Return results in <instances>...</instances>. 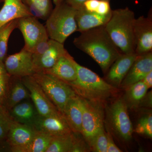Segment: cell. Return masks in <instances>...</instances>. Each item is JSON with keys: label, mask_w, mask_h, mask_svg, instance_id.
<instances>
[{"label": "cell", "mask_w": 152, "mask_h": 152, "mask_svg": "<svg viewBox=\"0 0 152 152\" xmlns=\"http://www.w3.org/2000/svg\"><path fill=\"white\" fill-rule=\"evenodd\" d=\"M74 39L73 43L78 49L87 54L107 72L111 66L123 53L112 41L104 26L82 32Z\"/></svg>", "instance_id": "1"}, {"label": "cell", "mask_w": 152, "mask_h": 152, "mask_svg": "<svg viewBox=\"0 0 152 152\" xmlns=\"http://www.w3.org/2000/svg\"><path fill=\"white\" fill-rule=\"evenodd\" d=\"M134 12L128 7L112 10L111 16L105 28L114 44L123 53H134Z\"/></svg>", "instance_id": "2"}, {"label": "cell", "mask_w": 152, "mask_h": 152, "mask_svg": "<svg viewBox=\"0 0 152 152\" xmlns=\"http://www.w3.org/2000/svg\"><path fill=\"white\" fill-rule=\"evenodd\" d=\"M77 76L74 81L67 83L76 94L88 100L102 103L117 92L116 87L97 74L76 63Z\"/></svg>", "instance_id": "3"}, {"label": "cell", "mask_w": 152, "mask_h": 152, "mask_svg": "<svg viewBox=\"0 0 152 152\" xmlns=\"http://www.w3.org/2000/svg\"><path fill=\"white\" fill-rule=\"evenodd\" d=\"M76 10L65 1L56 6L46 20L45 27L50 39L64 44L77 31Z\"/></svg>", "instance_id": "4"}, {"label": "cell", "mask_w": 152, "mask_h": 152, "mask_svg": "<svg viewBox=\"0 0 152 152\" xmlns=\"http://www.w3.org/2000/svg\"><path fill=\"white\" fill-rule=\"evenodd\" d=\"M31 76L50 100L63 114L68 101L77 95L72 87L66 82L50 74L38 72Z\"/></svg>", "instance_id": "5"}, {"label": "cell", "mask_w": 152, "mask_h": 152, "mask_svg": "<svg viewBox=\"0 0 152 152\" xmlns=\"http://www.w3.org/2000/svg\"><path fill=\"white\" fill-rule=\"evenodd\" d=\"M82 99L83 113L81 134L89 145L97 133L104 127L103 106L102 103L83 98Z\"/></svg>", "instance_id": "6"}, {"label": "cell", "mask_w": 152, "mask_h": 152, "mask_svg": "<svg viewBox=\"0 0 152 152\" xmlns=\"http://www.w3.org/2000/svg\"><path fill=\"white\" fill-rule=\"evenodd\" d=\"M107 117L111 128L119 137L126 141L131 140L133 126L124 99L121 98L112 104L108 109Z\"/></svg>", "instance_id": "7"}, {"label": "cell", "mask_w": 152, "mask_h": 152, "mask_svg": "<svg viewBox=\"0 0 152 152\" xmlns=\"http://www.w3.org/2000/svg\"><path fill=\"white\" fill-rule=\"evenodd\" d=\"M17 28L20 29L23 37V48L30 52L37 44L50 39L45 26L34 17L19 19Z\"/></svg>", "instance_id": "8"}, {"label": "cell", "mask_w": 152, "mask_h": 152, "mask_svg": "<svg viewBox=\"0 0 152 152\" xmlns=\"http://www.w3.org/2000/svg\"><path fill=\"white\" fill-rule=\"evenodd\" d=\"M4 64L7 73L12 77L21 78L35 73L32 53L23 48L18 53L7 57Z\"/></svg>", "instance_id": "9"}, {"label": "cell", "mask_w": 152, "mask_h": 152, "mask_svg": "<svg viewBox=\"0 0 152 152\" xmlns=\"http://www.w3.org/2000/svg\"><path fill=\"white\" fill-rule=\"evenodd\" d=\"M21 79L29 93L30 97L32 100L38 114L48 116L61 113L32 76H26Z\"/></svg>", "instance_id": "10"}, {"label": "cell", "mask_w": 152, "mask_h": 152, "mask_svg": "<svg viewBox=\"0 0 152 152\" xmlns=\"http://www.w3.org/2000/svg\"><path fill=\"white\" fill-rule=\"evenodd\" d=\"M33 126L37 131L51 137L68 134L73 132L61 113L48 116H42L38 113Z\"/></svg>", "instance_id": "11"}, {"label": "cell", "mask_w": 152, "mask_h": 152, "mask_svg": "<svg viewBox=\"0 0 152 152\" xmlns=\"http://www.w3.org/2000/svg\"><path fill=\"white\" fill-rule=\"evenodd\" d=\"M134 34L135 39V53L140 56L152 52V20L142 16L135 20Z\"/></svg>", "instance_id": "12"}, {"label": "cell", "mask_w": 152, "mask_h": 152, "mask_svg": "<svg viewBox=\"0 0 152 152\" xmlns=\"http://www.w3.org/2000/svg\"><path fill=\"white\" fill-rule=\"evenodd\" d=\"M152 71V52L137 56L120 86L127 89Z\"/></svg>", "instance_id": "13"}, {"label": "cell", "mask_w": 152, "mask_h": 152, "mask_svg": "<svg viewBox=\"0 0 152 152\" xmlns=\"http://www.w3.org/2000/svg\"><path fill=\"white\" fill-rule=\"evenodd\" d=\"M68 52L64 44L54 40L50 47L42 54H32L34 70L35 73L42 72L53 66L59 59Z\"/></svg>", "instance_id": "14"}, {"label": "cell", "mask_w": 152, "mask_h": 152, "mask_svg": "<svg viewBox=\"0 0 152 152\" xmlns=\"http://www.w3.org/2000/svg\"><path fill=\"white\" fill-rule=\"evenodd\" d=\"M137 56L135 53L120 55L107 71V82L116 88L120 86Z\"/></svg>", "instance_id": "15"}, {"label": "cell", "mask_w": 152, "mask_h": 152, "mask_svg": "<svg viewBox=\"0 0 152 152\" xmlns=\"http://www.w3.org/2000/svg\"><path fill=\"white\" fill-rule=\"evenodd\" d=\"M37 131L31 125L13 121L7 135L11 147L22 146L32 140Z\"/></svg>", "instance_id": "16"}, {"label": "cell", "mask_w": 152, "mask_h": 152, "mask_svg": "<svg viewBox=\"0 0 152 152\" xmlns=\"http://www.w3.org/2000/svg\"><path fill=\"white\" fill-rule=\"evenodd\" d=\"M75 61L69 53L61 57L53 66L42 72L56 76L66 83L74 81L77 76Z\"/></svg>", "instance_id": "17"}, {"label": "cell", "mask_w": 152, "mask_h": 152, "mask_svg": "<svg viewBox=\"0 0 152 152\" xmlns=\"http://www.w3.org/2000/svg\"><path fill=\"white\" fill-rule=\"evenodd\" d=\"M83 113V99L76 95L68 101L62 114L73 132L81 134Z\"/></svg>", "instance_id": "18"}, {"label": "cell", "mask_w": 152, "mask_h": 152, "mask_svg": "<svg viewBox=\"0 0 152 152\" xmlns=\"http://www.w3.org/2000/svg\"><path fill=\"white\" fill-rule=\"evenodd\" d=\"M0 10V29L12 21L32 16L22 0H4Z\"/></svg>", "instance_id": "19"}, {"label": "cell", "mask_w": 152, "mask_h": 152, "mask_svg": "<svg viewBox=\"0 0 152 152\" xmlns=\"http://www.w3.org/2000/svg\"><path fill=\"white\" fill-rule=\"evenodd\" d=\"M112 12L107 15L88 12L83 7L76 10L75 18L77 31H84L93 28L104 26L111 16Z\"/></svg>", "instance_id": "20"}, {"label": "cell", "mask_w": 152, "mask_h": 152, "mask_svg": "<svg viewBox=\"0 0 152 152\" xmlns=\"http://www.w3.org/2000/svg\"><path fill=\"white\" fill-rule=\"evenodd\" d=\"M30 97L29 93L20 78L10 76L4 105L10 110L23 100Z\"/></svg>", "instance_id": "21"}, {"label": "cell", "mask_w": 152, "mask_h": 152, "mask_svg": "<svg viewBox=\"0 0 152 152\" xmlns=\"http://www.w3.org/2000/svg\"><path fill=\"white\" fill-rule=\"evenodd\" d=\"M9 111L14 121L32 126L38 114L33 105L28 102L19 103Z\"/></svg>", "instance_id": "22"}, {"label": "cell", "mask_w": 152, "mask_h": 152, "mask_svg": "<svg viewBox=\"0 0 152 152\" xmlns=\"http://www.w3.org/2000/svg\"><path fill=\"white\" fill-rule=\"evenodd\" d=\"M51 136L37 131L31 141L22 146L11 147L13 152H46L50 145Z\"/></svg>", "instance_id": "23"}, {"label": "cell", "mask_w": 152, "mask_h": 152, "mask_svg": "<svg viewBox=\"0 0 152 152\" xmlns=\"http://www.w3.org/2000/svg\"><path fill=\"white\" fill-rule=\"evenodd\" d=\"M32 16L37 19L47 20L52 10L50 0H22Z\"/></svg>", "instance_id": "24"}, {"label": "cell", "mask_w": 152, "mask_h": 152, "mask_svg": "<svg viewBox=\"0 0 152 152\" xmlns=\"http://www.w3.org/2000/svg\"><path fill=\"white\" fill-rule=\"evenodd\" d=\"M75 133L52 137L46 152H72L73 147Z\"/></svg>", "instance_id": "25"}, {"label": "cell", "mask_w": 152, "mask_h": 152, "mask_svg": "<svg viewBox=\"0 0 152 152\" xmlns=\"http://www.w3.org/2000/svg\"><path fill=\"white\" fill-rule=\"evenodd\" d=\"M148 89L142 81L137 82L127 89L126 101H125L133 107L138 105L146 94Z\"/></svg>", "instance_id": "26"}, {"label": "cell", "mask_w": 152, "mask_h": 152, "mask_svg": "<svg viewBox=\"0 0 152 152\" xmlns=\"http://www.w3.org/2000/svg\"><path fill=\"white\" fill-rule=\"evenodd\" d=\"M18 20H14L5 25L0 29V62L4 63L8 50V44L11 34L18 28Z\"/></svg>", "instance_id": "27"}, {"label": "cell", "mask_w": 152, "mask_h": 152, "mask_svg": "<svg viewBox=\"0 0 152 152\" xmlns=\"http://www.w3.org/2000/svg\"><path fill=\"white\" fill-rule=\"evenodd\" d=\"M90 149L94 152H107V138L104 127L101 129L94 136L89 145Z\"/></svg>", "instance_id": "28"}, {"label": "cell", "mask_w": 152, "mask_h": 152, "mask_svg": "<svg viewBox=\"0 0 152 152\" xmlns=\"http://www.w3.org/2000/svg\"><path fill=\"white\" fill-rule=\"evenodd\" d=\"M13 120L5 106L0 104V140L7 137Z\"/></svg>", "instance_id": "29"}, {"label": "cell", "mask_w": 152, "mask_h": 152, "mask_svg": "<svg viewBox=\"0 0 152 152\" xmlns=\"http://www.w3.org/2000/svg\"><path fill=\"white\" fill-rule=\"evenodd\" d=\"M136 133L145 135L152 138V116L149 114L141 118L135 129Z\"/></svg>", "instance_id": "30"}, {"label": "cell", "mask_w": 152, "mask_h": 152, "mask_svg": "<svg viewBox=\"0 0 152 152\" xmlns=\"http://www.w3.org/2000/svg\"><path fill=\"white\" fill-rule=\"evenodd\" d=\"M10 76L7 73L0 74V104L4 105Z\"/></svg>", "instance_id": "31"}, {"label": "cell", "mask_w": 152, "mask_h": 152, "mask_svg": "<svg viewBox=\"0 0 152 152\" xmlns=\"http://www.w3.org/2000/svg\"><path fill=\"white\" fill-rule=\"evenodd\" d=\"M111 0H99V6L96 12L102 15H107L111 13Z\"/></svg>", "instance_id": "32"}, {"label": "cell", "mask_w": 152, "mask_h": 152, "mask_svg": "<svg viewBox=\"0 0 152 152\" xmlns=\"http://www.w3.org/2000/svg\"><path fill=\"white\" fill-rule=\"evenodd\" d=\"M75 133V140L73 147L72 152H87L88 151V148L87 146V144L83 140L80 138L76 135Z\"/></svg>", "instance_id": "33"}, {"label": "cell", "mask_w": 152, "mask_h": 152, "mask_svg": "<svg viewBox=\"0 0 152 152\" xmlns=\"http://www.w3.org/2000/svg\"><path fill=\"white\" fill-rule=\"evenodd\" d=\"M99 0H87L83 5L84 8L88 12H96Z\"/></svg>", "instance_id": "34"}, {"label": "cell", "mask_w": 152, "mask_h": 152, "mask_svg": "<svg viewBox=\"0 0 152 152\" xmlns=\"http://www.w3.org/2000/svg\"><path fill=\"white\" fill-rule=\"evenodd\" d=\"M107 152H122L120 149L116 145L113 139L110 134H107Z\"/></svg>", "instance_id": "35"}, {"label": "cell", "mask_w": 152, "mask_h": 152, "mask_svg": "<svg viewBox=\"0 0 152 152\" xmlns=\"http://www.w3.org/2000/svg\"><path fill=\"white\" fill-rule=\"evenodd\" d=\"M87 0H65L64 1L76 10L83 7L84 4Z\"/></svg>", "instance_id": "36"}, {"label": "cell", "mask_w": 152, "mask_h": 152, "mask_svg": "<svg viewBox=\"0 0 152 152\" xmlns=\"http://www.w3.org/2000/svg\"><path fill=\"white\" fill-rule=\"evenodd\" d=\"M144 84L148 87V88H150L152 86V71L148 73L145 77L142 80Z\"/></svg>", "instance_id": "37"}, {"label": "cell", "mask_w": 152, "mask_h": 152, "mask_svg": "<svg viewBox=\"0 0 152 152\" xmlns=\"http://www.w3.org/2000/svg\"><path fill=\"white\" fill-rule=\"evenodd\" d=\"M142 102L144 103L145 105L149 106V107H152V92H150L148 95L146 94L142 100L141 103Z\"/></svg>", "instance_id": "38"}, {"label": "cell", "mask_w": 152, "mask_h": 152, "mask_svg": "<svg viewBox=\"0 0 152 152\" xmlns=\"http://www.w3.org/2000/svg\"><path fill=\"white\" fill-rule=\"evenodd\" d=\"M7 73L5 68L4 63L0 62V74H2Z\"/></svg>", "instance_id": "39"}, {"label": "cell", "mask_w": 152, "mask_h": 152, "mask_svg": "<svg viewBox=\"0 0 152 152\" xmlns=\"http://www.w3.org/2000/svg\"><path fill=\"white\" fill-rule=\"evenodd\" d=\"M64 1L65 0H53V1L55 6H56Z\"/></svg>", "instance_id": "40"}, {"label": "cell", "mask_w": 152, "mask_h": 152, "mask_svg": "<svg viewBox=\"0 0 152 152\" xmlns=\"http://www.w3.org/2000/svg\"><path fill=\"white\" fill-rule=\"evenodd\" d=\"M4 0H0V3L1 2H4Z\"/></svg>", "instance_id": "41"}]
</instances>
